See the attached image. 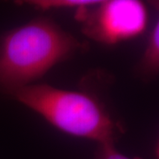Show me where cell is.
Listing matches in <instances>:
<instances>
[{
    "instance_id": "cell-1",
    "label": "cell",
    "mask_w": 159,
    "mask_h": 159,
    "mask_svg": "<svg viewBox=\"0 0 159 159\" xmlns=\"http://www.w3.org/2000/svg\"><path fill=\"white\" fill-rule=\"evenodd\" d=\"M86 44L49 19H34L7 32L0 41V89L8 95L34 84Z\"/></svg>"
},
{
    "instance_id": "cell-2",
    "label": "cell",
    "mask_w": 159,
    "mask_h": 159,
    "mask_svg": "<svg viewBox=\"0 0 159 159\" xmlns=\"http://www.w3.org/2000/svg\"><path fill=\"white\" fill-rule=\"evenodd\" d=\"M58 130L99 143L116 142L123 128L89 93L48 84H31L9 94Z\"/></svg>"
},
{
    "instance_id": "cell-3",
    "label": "cell",
    "mask_w": 159,
    "mask_h": 159,
    "mask_svg": "<svg viewBox=\"0 0 159 159\" xmlns=\"http://www.w3.org/2000/svg\"><path fill=\"white\" fill-rule=\"evenodd\" d=\"M82 31L94 41L116 44L141 34L148 25L146 6L137 0L99 1L76 11Z\"/></svg>"
},
{
    "instance_id": "cell-4",
    "label": "cell",
    "mask_w": 159,
    "mask_h": 159,
    "mask_svg": "<svg viewBox=\"0 0 159 159\" xmlns=\"http://www.w3.org/2000/svg\"><path fill=\"white\" fill-rule=\"evenodd\" d=\"M159 69V24L157 22L151 29L140 65L139 74L145 79L155 77Z\"/></svg>"
},
{
    "instance_id": "cell-5",
    "label": "cell",
    "mask_w": 159,
    "mask_h": 159,
    "mask_svg": "<svg viewBox=\"0 0 159 159\" xmlns=\"http://www.w3.org/2000/svg\"><path fill=\"white\" fill-rule=\"evenodd\" d=\"M99 1L92 0H34L26 1L27 5L38 8L40 10L51 9H74L75 11L80 9L97 5Z\"/></svg>"
},
{
    "instance_id": "cell-6",
    "label": "cell",
    "mask_w": 159,
    "mask_h": 159,
    "mask_svg": "<svg viewBox=\"0 0 159 159\" xmlns=\"http://www.w3.org/2000/svg\"><path fill=\"white\" fill-rule=\"evenodd\" d=\"M94 159H132L120 153L115 147L114 142L99 143Z\"/></svg>"
}]
</instances>
